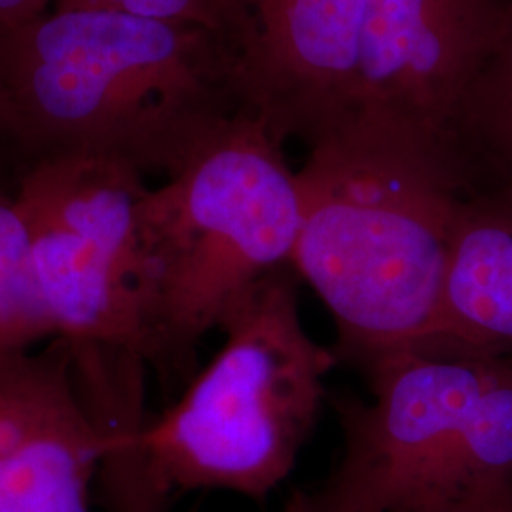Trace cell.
Instances as JSON below:
<instances>
[{
    "mask_svg": "<svg viewBox=\"0 0 512 512\" xmlns=\"http://www.w3.org/2000/svg\"><path fill=\"white\" fill-rule=\"evenodd\" d=\"M4 143V131H2V124H0V145Z\"/></svg>",
    "mask_w": 512,
    "mask_h": 512,
    "instance_id": "cell-18",
    "label": "cell"
},
{
    "mask_svg": "<svg viewBox=\"0 0 512 512\" xmlns=\"http://www.w3.org/2000/svg\"><path fill=\"white\" fill-rule=\"evenodd\" d=\"M243 112L255 109L219 31L63 6L0 29V124L29 164L97 156L169 177Z\"/></svg>",
    "mask_w": 512,
    "mask_h": 512,
    "instance_id": "cell-1",
    "label": "cell"
},
{
    "mask_svg": "<svg viewBox=\"0 0 512 512\" xmlns=\"http://www.w3.org/2000/svg\"><path fill=\"white\" fill-rule=\"evenodd\" d=\"M452 143L476 186H512V0L461 99Z\"/></svg>",
    "mask_w": 512,
    "mask_h": 512,
    "instance_id": "cell-11",
    "label": "cell"
},
{
    "mask_svg": "<svg viewBox=\"0 0 512 512\" xmlns=\"http://www.w3.org/2000/svg\"><path fill=\"white\" fill-rule=\"evenodd\" d=\"M507 0H365L357 112L452 145ZM456 148V147H454Z\"/></svg>",
    "mask_w": 512,
    "mask_h": 512,
    "instance_id": "cell-8",
    "label": "cell"
},
{
    "mask_svg": "<svg viewBox=\"0 0 512 512\" xmlns=\"http://www.w3.org/2000/svg\"><path fill=\"white\" fill-rule=\"evenodd\" d=\"M54 340L38 298L27 228L14 190L0 181V355Z\"/></svg>",
    "mask_w": 512,
    "mask_h": 512,
    "instance_id": "cell-12",
    "label": "cell"
},
{
    "mask_svg": "<svg viewBox=\"0 0 512 512\" xmlns=\"http://www.w3.org/2000/svg\"><path fill=\"white\" fill-rule=\"evenodd\" d=\"M336 399L344 454L321 488L349 512H439L512 484V359L399 351Z\"/></svg>",
    "mask_w": 512,
    "mask_h": 512,
    "instance_id": "cell-5",
    "label": "cell"
},
{
    "mask_svg": "<svg viewBox=\"0 0 512 512\" xmlns=\"http://www.w3.org/2000/svg\"><path fill=\"white\" fill-rule=\"evenodd\" d=\"M148 188L131 165L97 156L44 158L21 173L14 196L54 340L147 365Z\"/></svg>",
    "mask_w": 512,
    "mask_h": 512,
    "instance_id": "cell-6",
    "label": "cell"
},
{
    "mask_svg": "<svg viewBox=\"0 0 512 512\" xmlns=\"http://www.w3.org/2000/svg\"><path fill=\"white\" fill-rule=\"evenodd\" d=\"M439 512H512V484Z\"/></svg>",
    "mask_w": 512,
    "mask_h": 512,
    "instance_id": "cell-16",
    "label": "cell"
},
{
    "mask_svg": "<svg viewBox=\"0 0 512 512\" xmlns=\"http://www.w3.org/2000/svg\"><path fill=\"white\" fill-rule=\"evenodd\" d=\"M365 0H234L230 40L256 114L311 145L357 112Z\"/></svg>",
    "mask_w": 512,
    "mask_h": 512,
    "instance_id": "cell-7",
    "label": "cell"
},
{
    "mask_svg": "<svg viewBox=\"0 0 512 512\" xmlns=\"http://www.w3.org/2000/svg\"><path fill=\"white\" fill-rule=\"evenodd\" d=\"M63 8H103L139 18L198 25L230 38L234 0H57Z\"/></svg>",
    "mask_w": 512,
    "mask_h": 512,
    "instance_id": "cell-14",
    "label": "cell"
},
{
    "mask_svg": "<svg viewBox=\"0 0 512 512\" xmlns=\"http://www.w3.org/2000/svg\"><path fill=\"white\" fill-rule=\"evenodd\" d=\"M308 148L293 270L330 311L338 359L365 368L421 349L469 167L452 145L363 114Z\"/></svg>",
    "mask_w": 512,
    "mask_h": 512,
    "instance_id": "cell-2",
    "label": "cell"
},
{
    "mask_svg": "<svg viewBox=\"0 0 512 512\" xmlns=\"http://www.w3.org/2000/svg\"><path fill=\"white\" fill-rule=\"evenodd\" d=\"M281 512H349L336 505L329 495L323 490L315 492H306V490H296L293 495L287 499Z\"/></svg>",
    "mask_w": 512,
    "mask_h": 512,
    "instance_id": "cell-17",
    "label": "cell"
},
{
    "mask_svg": "<svg viewBox=\"0 0 512 512\" xmlns=\"http://www.w3.org/2000/svg\"><path fill=\"white\" fill-rule=\"evenodd\" d=\"M103 454L69 342L0 355V512H95Z\"/></svg>",
    "mask_w": 512,
    "mask_h": 512,
    "instance_id": "cell-9",
    "label": "cell"
},
{
    "mask_svg": "<svg viewBox=\"0 0 512 512\" xmlns=\"http://www.w3.org/2000/svg\"><path fill=\"white\" fill-rule=\"evenodd\" d=\"M57 0H0V29L16 27L54 8Z\"/></svg>",
    "mask_w": 512,
    "mask_h": 512,
    "instance_id": "cell-15",
    "label": "cell"
},
{
    "mask_svg": "<svg viewBox=\"0 0 512 512\" xmlns=\"http://www.w3.org/2000/svg\"><path fill=\"white\" fill-rule=\"evenodd\" d=\"M262 116L243 112L148 188L147 366L194 378L196 351L262 279L293 268L298 175Z\"/></svg>",
    "mask_w": 512,
    "mask_h": 512,
    "instance_id": "cell-3",
    "label": "cell"
},
{
    "mask_svg": "<svg viewBox=\"0 0 512 512\" xmlns=\"http://www.w3.org/2000/svg\"><path fill=\"white\" fill-rule=\"evenodd\" d=\"M220 330L219 353L177 403L145 421L139 446L167 495L222 490L262 501L291 475L340 359L304 329L293 268L262 279Z\"/></svg>",
    "mask_w": 512,
    "mask_h": 512,
    "instance_id": "cell-4",
    "label": "cell"
},
{
    "mask_svg": "<svg viewBox=\"0 0 512 512\" xmlns=\"http://www.w3.org/2000/svg\"><path fill=\"white\" fill-rule=\"evenodd\" d=\"M416 351L512 359L511 184H478L463 198L435 321Z\"/></svg>",
    "mask_w": 512,
    "mask_h": 512,
    "instance_id": "cell-10",
    "label": "cell"
},
{
    "mask_svg": "<svg viewBox=\"0 0 512 512\" xmlns=\"http://www.w3.org/2000/svg\"><path fill=\"white\" fill-rule=\"evenodd\" d=\"M97 495L105 512H167L169 495L154 482L131 425L112 429L97 476Z\"/></svg>",
    "mask_w": 512,
    "mask_h": 512,
    "instance_id": "cell-13",
    "label": "cell"
}]
</instances>
